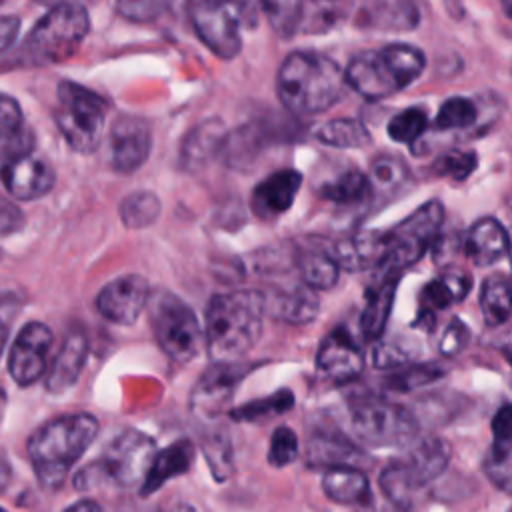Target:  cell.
<instances>
[{"label": "cell", "mask_w": 512, "mask_h": 512, "mask_svg": "<svg viewBox=\"0 0 512 512\" xmlns=\"http://www.w3.org/2000/svg\"><path fill=\"white\" fill-rule=\"evenodd\" d=\"M316 368L334 382H350L362 374L364 354L344 328H336L322 340Z\"/></svg>", "instance_id": "17"}, {"label": "cell", "mask_w": 512, "mask_h": 512, "mask_svg": "<svg viewBox=\"0 0 512 512\" xmlns=\"http://www.w3.org/2000/svg\"><path fill=\"white\" fill-rule=\"evenodd\" d=\"M194 454H196V448L188 438H180V440L172 442L170 446H166L164 450H158V454L140 486V494L150 496V494L158 492L168 480L186 474L194 462Z\"/></svg>", "instance_id": "26"}, {"label": "cell", "mask_w": 512, "mask_h": 512, "mask_svg": "<svg viewBox=\"0 0 512 512\" xmlns=\"http://www.w3.org/2000/svg\"><path fill=\"white\" fill-rule=\"evenodd\" d=\"M452 302H454V298H452L450 290L446 288V284L442 282V278L428 282L420 292V310L422 312L434 314L436 310H444Z\"/></svg>", "instance_id": "48"}, {"label": "cell", "mask_w": 512, "mask_h": 512, "mask_svg": "<svg viewBox=\"0 0 512 512\" xmlns=\"http://www.w3.org/2000/svg\"><path fill=\"white\" fill-rule=\"evenodd\" d=\"M428 126V116L422 108H406L394 114L388 122V136L402 144L416 142Z\"/></svg>", "instance_id": "40"}, {"label": "cell", "mask_w": 512, "mask_h": 512, "mask_svg": "<svg viewBox=\"0 0 512 512\" xmlns=\"http://www.w3.org/2000/svg\"><path fill=\"white\" fill-rule=\"evenodd\" d=\"M264 294L266 312L288 324H308L320 312V300L316 290L306 286L302 280L270 288Z\"/></svg>", "instance_id": "19"}, {"label": "cell", "mask_w": 512, "mask_h": 512, "mask_svg": "<svg viewBox=\"0 0 512 512\" xmlns=\"http://www.w3.org/2000/svg\"><path fill=\"white\" fill-rule=\"evenodd\" d=\"M300 280L312 290H328L338 282L340 264L334 258L332 246L320 242H306L294 254Z\"/></svg>", "instance_id": "25"}, {"label": "cell", "mask_w": 512, "mask_h": 512, "mask_svg": "<svg viewBox=\"0 0 512 512\" xmlns=\"http://www.w3.org/2000/svg\"><path fill=\"white\" fill-rule=\"evenodd\" d=\"M480 310L488 326H500L512 316V280L504 274H490L480 288Z\"/></svg>", "instance_id": "31"}, {"label": "cell", "mask_w": 512, "mask_h": 512, "mask_svg": "<svg viewBox=\"0 0 512 512\" xmlns=\"http://www.w3.org/2000/svg\"><path fill=\"white\" fill-rule=\"evenodd\" d=\"M508 256H510V262H512V232H510V254H508ZM510 280H512V278H510Z\"/></svg>", "instance_id": "60"}, {"label": "cell", "mask_w": 512, "mask_h": 512, "mask_svg": "<svg viewBox=\"0 0 512 512\" xmlns=\"http://www.w3.org/2000/svg\"><path fill=\"white\" fill-rule=\"evenodd\" d=\"M408 360V354L394 344H378L372 356L376 368H400Z\"/></svg>", "instance_id": "51"}, {"label": "cell", "mask_w": 512, "mask_h": 512, "mask_svg": "<svg viewBox=\"0 0 512 512\" xmlns=\"http://www.w3.org/2000/svg\"><path fill=\"white\" fill-rule=\"evenodd\" d=\"M332 252L340 268L358 272L366 268H380L386 256L384 232L360 230L348 238L332 244Z\"/></svg>", "instance_id": "22"}, {"label": "cell", "mask_w": 512, "mask_h": 512, "mask_svg": "<svg viewBox=\"0 0 512 512\" xmlns=\"http://www.w3.org/2000/svg\"><path fill=\"white\" fill-rule=\"evenodd\" d=\"M450 462V446L436 436L414 444L402 458L392 460L380 474V488L384 496L404 508L412 496L426 484L434 482Z\"/></svg>", "instance_id": "6"}, {"label": "cell", "mask_w": 512, "mask_h": 512, "mask_svg": "<svg viewBox=\"0 0 512 512\" xmlns=\"http://www.w3.org/2000/svg\"><path fill=\"white\" fill-rule=\"evenodd\" d=\"M440 278H442V282L446 284V288L450 290L454 302L464 300V298L468 296L470 288H472V276H470V272L460 270V268H450V270L442 272Z\"/></svg>", "instance_id": "50"}, {"label": "cell", "mask_w": 512, "mask_h": 512, "mask_svg": "<svg viewBox=\"0 0 512 512\" xmlns=\"http://www.w3.org/2000/svg\"><path fill=\"white\" fill-rule=\"evenodd\" d=\"M226 126L218 118H208L196 124L180 146V162L188 172H196L206 168L220 152H224L228 134Z\"/></svg>", "instance_id": "21"}, {"label": "cell", "mask_w": 512, "mask_h": 512, "mask_svg": "<svg viewBox=\"0 0 512 512\" xmlns=\"http://www.w3.org/2000/svg\"><path fill=\"white\" fill-rule=\"evenodd\" d=\"M4 406H6V398H4V394L0 392V422H2V416H4Z\"/></svg>", "instance_id": "59"}, {"label": "cell", "mask_w": 512, "mask_h": 512, "mask_svg": "<svg viewBox=\"0 0 512 512\" xmlns=\"http://www.w3.org/2000/svg\"><path fill=\"white\" fill-rule=\"evenodd\" d=\"M86 358H88V338H86L84 330L74 328L66 334L64 342L52 362V368L46 378L48 392L62 394V392L70 390L76 384L78 376L82 374Z\"/></svg>", "instance_id": "23"}, {"label": "cell", "mask_w": 512, "mask_h": 512, "mask_svg": "<svg viewBox=\"0 0 512 512\" xmlns=\"http://www.w3.org/2000/svg\"><path fill=\"white\" fill-rule=\"evenodd\" d=\"M444 222V208L440 202L432 200L422 204L418 210L408 214L394 228L384 232L386 256L380 266L384 272L406 270L422 258V254L436 242Z\"/></svg>", "instance_id": "10"}, {"label": "cell", "mask_w": 512, "mask_h": 512, "mask_svg": "<svg viewBox=\"0 0 512 512\" xmlns=\"http://www.w3.org/2000/svg\"><path fill=\"white\" fill-rule=\"evenodd\" d=\"M148 318L158 346L176 364L192 362L204 340L194 310L168 290H154L148 300Z\"/></svg>", "instance_id": "7"}, {"label": "cell", "mask_w": 512, "mask_h": 512, "mask_svg": "<svg viewBox=\"0 0 512 512\" xmlns=\"http://www.w3.org/2000/svg\"><path fill=\"white\" fill-rule=\"evenodd\" d=\"M250 8V4L198 0L188 6V14L198 38L210 52L230 60L238 56L242 48L240 28L254 24V16H248Z\"/></svg>", "instance_id": "11"}, {"label": "cell", "mask_w": 512, "mask_h": 512, "mask_svg": "<svg viewBox=\"0 0 512 512\" xmlns=\"http://www.w3.org/2000/svg\"><path fill=\"white\" fill-rule=\"evenodd\" d=\"M502 8H504L506 16L512 20V2H504V4H502Z\"/></svg>", "instance_id": "58"}, {"label": "cell", "mask_w": 512, "mask_h": 512, "mask_svg": "<svg viewBox=\"0 0 512 512\" xmlns=\"http://www.w3.org/2000/svg\"><path fill=\"white\" fill-rule=\"evenodd\" d=\"M370 180L358 168H348L320 186V196L336 204H354L366 196Z\"/></svg>", "instance_id": "35"}, {"label": "cell", "mask_w": 512, "mask_h": 512, "mask_svg": "<svg viewBox=\"0 0 512 512\" xmlns=\"http://www.w3.org/2000/svg\"><path fill=\"white\" fill-rule=\"evenodd\" d=\"M324 494L338 504H368L370 482L356 466L328 468L322 476Z\"/></svg>", "instance_id": "30"}, {"label": "cell", "mask_w": 512, "mask_h": 512, "mask_svg": "<svg viewBox=\"0 0 512 512\" xmlns=\"http://www.w3.org/2000/svg\"><path fill=\"white\" fill-rule=\"evenodd\" d=\"M360 24L380 30H412L420 24V10L410 0H380L362 8Z\"/></svg>", "instance_id": "28"}, {"label": "cell", "mask_w": 512, "mask_h": 512, "mask_svg": "<svg viewBox=\"0 0 512 512\" xmlns=\"http://www.w3.org/2000/svg\"><path fill=\"white\" fill-rule=\"evenodd\" d=\"M494 442H504L512 438V404H504L492 418Z\"/></svg>", "instance_id": "53"}, {"label": "cell", "mask_w": 512, "mask_h": 512, "mask_svg": "<svg viewBox=\"0 0 512 512\" xmlns=\"http://www.w3.org/2000/svg\"><path fill=\"white\" fill-rule=\"evenodd\" d=\"M8 334V322L4 318H0V356L4 352V346H6V336Z\"/></svg>", "instance_id": "57"}, {"label": "cell", "mask_w": 512, "mask_h": 512, "mask_svg": "<svg viewBox=\"0 0 512 512\" xmlns=\"http://www.w3.org/2000/svg\"><path fill=\"white\" fill-rule=\"evenodd\" d=\"M484 472L496 488L512 494V438L504 442H492L484 458Z\"/></svg>", "instance_id": "36"}, {"label": "cell", "mask_w": 512, "mask_h": 512, "mask_svg": "<svg viewBox=\"0 0 512 512\" xmlns=\"http://www.w3.org/2000/svg\"><path fill=\"white\" fill-rule=\"evenodd\" d=\"M152 288L144 276L124 274L110 280L96 296V310L114 324H132L148 308Z\"/></svg>", "instance_id": "14"}, {"label": "cell", "mask_w": 512, "mask_h": 512, "mask_svg": "<svg viewBox=\"0 0 512 512\" xmlns=\"http://www.w3.org/2000/svg\"><path fill=\"white\" fill-rule=\"evenodd\" d=\"M108 162L118 174L136 172L150 156L152 128L142 116L120 114L108 132Z\"/></svg>", "instance_id": "12"}, {"label": "cell", "mask_w": 512, "mask_h": 512, "mask_svg": "<svg viewBox=\"0 0 512 512\" xmlns=\"http://www.w3.org/2000/svg\"><path fill=\"white\" fill-rule=\"evenodd\" d=\"M0 180L10 196L18 200H36L52 190L56 174L42 156L26 152L10 158L2 166Z\"/></svg>", "instance_id": "16"}, {"label": "cell", "mask_w": 512, "mask_h": 512, "mask_svg": "<svg viewBox=\"0 0 512 512\" xmlns=\"http://www.w3.org/2000/svg\"><path fill=\"white\" fill-rule=\"evenodd\" d=\"M64 512H102V506L92 498H84V500H78V502L70 504L68 508H64Z\"/></svg>", "instance_id": "55"}, {"label": "cell", "mask_w": 512, "mask_h": 512, "mask_svg": "<svg viewBox=\"0 0 512 512\" xmlns=\"http://www.w3.org/2000/svg\"><path fill=\"white\" fill-rule=\"evenodd\" d=\"M442 376H444V370L440 366H436V364H420V366L398 370L396 374H392L388 378L386 386L392 388V390L410 392V390H416L420 386L432 384L434 380H438Z\"/></svg>", "instance_id": "43"}, {"label": "cell", "mask_w": 512, "mask_h": 512, "mask_svg": "<svg viewBox=\"0 0 512 512\" xmlns=\"http://www.w3.org/2000/svg\"><path fill=\"white\" fill-rule=\"evenodd\" d=\"M116 10L120 16L134 20V22H148L158 18L164 10H168L166 2L160 0H132V2H118Z\"/></svg>", "instance_id": "46"}, {"label": "cell", "mask_w": 512, "mask_h": 512, "mask_svg": "<svg viewBox=\"0 0 512 512\" xmlns=\"http://www.w3.org/2000/svg\"><path fill=\"white\" fill-rule=\"evenodd\" d=\"M156 454L154 438L140 430H126L106 446L98 460L90 462L74 476V486L78 490L92 488L100 482H116L124 488L142 486Z\"/></svg>", "instance_id": "4"}, {"label": "cell", "mask_w": 512, "mask_h": 512, "mask_svg": "<svg viewBox=\"0 0 512 512\" xmlns=\"http://www.w3.org/2000/svg\"><path fill=\"white\" fill-rule=\"evenodd\" d=\"M344 88V70L318 52L288 54L276 76L278 98L296 116H314L332 108L342 98Z\"/></svg>", "instance_id": "2"}, {"label": "cell", "mask_w": 512, "mask_h": 512, "mask_svg": "<svg viewBox=\"0 0 512 512\" xmlns=\"http://www.w3.org/2000/svg\"><path fill=\"white\" fill-rule=\"evenodd\" d=\"M246 366L240 362L234 364H212L196 382L190 406L198 418L218 416L228 402L232 400L238 382L244 378Z\"/></svg>", "instance_id": "15"}, {"label": "cell", "mask_w": 512, "mask_h": 512, "mask_svg": "<svg viewBox=\"0 0 512 512\" xmlns=\"http://www.w3.org/2000/svg\"><path fill=\"white\" fill-rule=\"evenodd\" d=\"M476 120H478L476 104L464 96H452L440 106L434 126L438 130H460V128L472 126Z\"/></svg>", "instance_id": "37"}, {"label": "cell", "mask_w": 512, "mask_h": 512, "mask_svg": "<svg viewBox=\"0 0 512 512\" xmlns=\"http://www.w3.org/2000/svg\"><path fill=\"white\" fill-rule=\"evenodd\" d=\"M344 74L346 84L366 100H384L400 90L380 50H366L356 54L348 62Z\"/></svg>", "instance_id": "18"}, {"label": "cell", "mask_w": 512, "mask_h": 512, "mask_svg": "<svg viewBox=\"0 0 512 512\" xmlns=\"http://www.w3.org/2000/svg\"><path fill=\"white\" fill-rule=\"evenodd\" d=\"M298 458V438L292 428L278 426L270 438L268 462L274 468H284Z\"/></svg>", "instance_id": "44"}, {"label": "cell", "mask_w": 512, "mask_h": 512, "mask_svg": "<svg viewBox=\"0 0 512 512\" xmlns=\"http://www.w3.org/2000/svg\"><path fill=\"white\" fill-rule=\"evenodd\" d=\"M468 340H470L468 326L460 318H452L440 338V352L444 356H456L468 346Z\"/></svg>", "instance_id": "49"}, {"label": "cell", "mask_w": 512, "mask_h": 512, "mask_svg": "<svg viewBox=\"0 0 512 512\" xmlns=\"http://www.w3.org/2000/svg\"><path fill=\"white\" fill-rule=\"evenodd\" d=\"M360 450L338 432H316L308 440L306 458L310 466L338 468V466H354L360 460Z\"/></svg>", "instance_id": "29"}, {"label": "cell", "mask_w": 512, "mask_h": 512, "mask_svg": "<svg viewBox=\"0 0 512 512\" xmlns=\"http://www.w3.org/2000/svg\"><path fill=\"white\" fill-rule=\"evenodd\" d=\"M18 32H20L18 16H0V54L12 46Z\"/></svg>", "instance_id": "54"}, {"label": "cell", "mask_w": 512, "mask_h": 512, "mask_svg": "<svg viewBox=\"0 0 512 512\" xmlns=\"http://www.w3.org/2000/svg\"><path fill=\"white\" fill-rule=\"evenodd\" d=\"M52 332L42 322H28L14 338L8 354V370L18 386H32L48 368Z\"/></svg>", "instance_id": "13"}, {"label": "cell", "mask_w": 512, "mask_h": 512, "mask_svg": "<svg viewBox=\"0 0 512 512\" xmlns=\"http://www.w3.org/2000/svg\"><path fill=\"white\" fill-rule=\"evenodd\" d=\"M380 54H382L384 62L388 64L400 90L410 86L426 68L424 52L412 44L394 42V44L380 48Z\"/></svg>", "instance_id": "32"}, {"label": "cell", "mask_w": 512, "mask_h": 512, "mask_svg": "<svg viewBox=\"0 0 512 512\" xmlns=\"http://www.w3.org/2000/svg\"><path fill=\"white\" fill-rule=\"evenodd\" d=\"M202 450H204V456H206L212 476L218 482H224L230 476L232 464H234L232 446H230L228 436L224 432H212L210 436L204 438Z\"/></svg>", "instance_id": "39"}, {"label": "cell", "mask_w": 512, "mask_h": 512, "mask_svg": "<svg viewBox=\"0 0 512 512\" xmlns=\"http://www.w3.org/2000/svg\"><path fill=\"white\" fill-rule=\"evenodd\" d=\"M316 138L322 144L334 148H362L372 140L368 128L354 118H336L324 122L316 130Z\"/></svg>", "instance_id": "33"}, {"label": "cell", "mask_w": 512, "mask_h": 512, "mask_svg": "<svg viewBox=\"0 0 512 512\" xmlns=\"http://www.w3.org/2000/svg\"><path fill=\"white\" fill-rule=\"evenodd\" d=\"M262 10L266 12L272 28L284 38L292 36L296 30L302 28V2H264Z\"/></svg>", "instance_id": "41"}, {"label": "cell", "mask_w": 512, "mask_h": 512, "mask_svg": "<svg viewBox=\"0 0 512 512\" xmlns=\"http://www.w3.org/2000/svg\"><path fill=\"white\" fill-rule=\"evenodd\" d=\"M294 404V396L290 390H278L266 398H260V400H254V402H248V404H242L238 406L236 410L230 412V416L234 420H248V422H254V420H260L264 416H272V414H282L286 410H290Z\"/></svg>", "instance_id": "38"}, {"label": "cell", "mask_w": 512, "mask_h": 512, "mask_svg": "<svg viewBox=\"0 0 512 512\" xmlns=\"http://www.w3.org/2000/svg\"><path fill=\"white\" fill-rule=\"evenodd\" d=\"M476 164H478V160H476L474 152H470V150H452V152L438 158L436 172L440 176H450L454 180H466L474 172Z\"/></svg>", "instance_id": "45"}, {"label": "cell", "mask_w": 512, "mask_h": 512, "mask_svg": "<svg viewBox=\"0 0 512 512\" xmlns=\"http://www.w3.org/2000/svg\"><path fill=\"white\" fill-rule=\"evenodd\" d=\"M300 184H302V174L298 170L286 168L270 174L252 192V198H250L252 212L262 220H274L282 216L294 204Z\"/></svg>", "instance_id": "20"}, {"label": "cell", "mask_w": 512, "mask_h": 512, "mask_svg": "<svg viewBox=\"0 0 512 512\" xmlns=\"http://www.w3.org/2000/svg\"><path fill=\"white\" fill-rule=\"evenodd\" d=\"M408 178V170L404 162L396 156H378L370 166V186L378 190H396Z\"/></svg>", "instance_id": "42"}, {"label": "cell", "mask_w": 512, "mask_h": 512, "mask_svg": "<svg viewBox=\"0 0 512 512\" xmlns=\"http://www.w3.org/2000/svg\"><path fill=\"white\" fill-rule=\"evenodd\" d=\"M90 30V16L84 4L62 2L48 10L30 30L22 54L30 64H56L70 58Z\"/></svg>", "instance_id": "5"}, {"label": "cell", "mask_w": 512, "mask_h": 512, "mask_svg": "<svg viewBox=\"0 0 512 512\" xmlns=\"http://www.w3.org/2000/svg\"><path fill=\"white\" fill-rule=\"evenodd\" d=\"M20 128H22L20 104L8 94H0V142L12 140Z\"/></svg>", "instance_id": "47"}, {"label": "cell", "mask_w": 512, "mask_h": 512, "mask_svg": "<svg viewBox=\"0 0 512 512\" xmlns=\"http://www.w3.org/2000/svg\"><path fill=\"white\" fill-rule=\"evenodd\" d=\"M464 252L476 266H492L510 254V232L494 218H480L466 232Z\"/></svg>", "instance_id": "24"}, {"label": "cell", "mask_w": 512, "mask_h": 512, "mask_svg": "<svg viewBox=\"0 0 512 512\" xmlns=\"http://www.w3.org/2000/svg\"><path fill=\"white\" fill-rule=\"evenodd\" d=\"M100 424L90 412L62 414L42 424L28 438V456L38 482L46 490H58L70 468L96 440Z\"/></svg>", "instance_id": "3"}, {"label": "cell", "mask_w": 512, "mask_h": 512, "mask_svg": "<svg viewBox=\"0 0 512 512\" xmlns=\"http://www.w3.org/2000/svg\"><path fill=\"white\" fill-rule=\"evenodd\" d=\"M0 512H6V510H4V508H2V506H0Z\"/></svg>", "instance_id": "61"}, {"label": "cell", "mask_w": 512, "mask_h": 512, "mask_svg": "<svg viewBox=\"0 0 512 512\" xmlns=\"http://www.w3.org/2000/svg\"><path fill=\"white\" fill-rule=\"evenodd\" d=\"M266 314L262 290L214 294L206 308L204 340L214 364H234L254 348Z\"/></svg>", "instance_id": "1"}, {"label": "cell", "mask_w": 512, "mask_h": 512, "mask_svg": "<svg viewBox=\"0 0 512 512\" xmlns=\"http://www.w3.org/2000/svg\"><path fill=\"white\" fill-rule=\"evenodd\" d=\"M56 98L54 120L68 146L80 154L94 152L104 138L108 110L104 98L70 80L58 84Z\"/></svg>", "instance_id": "8"}, {"label": "cell", "mask_w": 512, "mask_h": 512, "mask_svg": "<svg viewBox=\"0 0 512 512\" xmlns=\"http://www.w3.org/2000/svg\"><path fill=\"white\" fill-rule=\"evenodd\" d=\"M24 226V214L14 202L0 196V234H12Z\"/></svg>", "instance_id": "52"}, {"label": "cell", "mask_w": 512, "mask_h": 512, "mask_svg": "<svg viewBox=\"0 0 512 512\" xmlns=\"http://www.w3.org/2000/svg\"><path fill=\"white\" fill-rule=\"evenodd\" d=\"M354 434L368 446H404L418 434L416 416L384 398H358L350 404Z\"/></svg>", "instance_id": "9"}, {"label": "cell", "mask_w": 512, "mask_h": 512, "mask_svg": "<svg viewBox=\"0 0 512 512\" xmlns=\"http://www.w3.org/2000/svg\"><path fill=\"white\" fill-rule=\"evenodd\" d=\"M160 210H162L160 198L154 192L140 190V192L128 194L120 202L118 214L126 228H148L158 220Z\"/></svg>", "instance_id": "34"}, {"label": "cell", "mask_w": 512, "mask_h": 512, "mask_svg": "<svg viewBox=\"0 0 512 512\" xmlns=\"http://www.w3.org/2000/svg\"><path fill=\"white\" fill-rule=\"evenodd\" d=\"M402 274L398 272H382L378 280L366 292V306L362 310L360 328L366 340H376L384 332L388 316L392 312L396 284Z\"/></svg>", "instance_id": "27"}, {"label": "cell", "mask_w": 512, "mask_h": 512, "mask_svg": "<svg viewBox=\"0 0 512 512\" xmlns=\"http://www.w3.org/2000/svg\"><path fill=\"white\" fill-rule=\"evenodd\" d=\"M498 354L502 356L506 368H508V376L512 380V334H508L500 344H498Z\"/></svg>", "instance_id": "56"}]
</instances>
